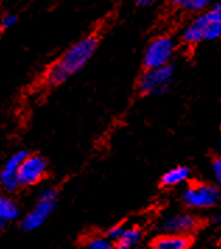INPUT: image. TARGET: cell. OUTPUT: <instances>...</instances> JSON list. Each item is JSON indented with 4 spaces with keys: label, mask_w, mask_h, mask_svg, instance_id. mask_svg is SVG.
Listing matches in <instances>:
<instances>
[{
    "label": "cell",
    "mask_w": 221,
    "mask_h": 249,
    "mask_svg": "<svg viewBox=\"0 0 221 249\" xmlns=\"http://www.w3.org/2000/svg\"><path fill=\"white\" fill-rule=\"evenodd\" d=\"M98 45V38L95 35H87L81 38L73 46H70L52 68L49 69L46 80L49 84H60L78 70L86 66V63L92 57Z\"/></svg>",
    "instance_id": "obj_1"
},
{
    "label": "cell",
    "mask_w": 221,
    "mask_h": 249,
    "mask_svg": "<svg viewBox=\"0 0 221 249\" xmlns=\"http://www.w3.org/2000/svg\"><path fill=\"white\" fill-rule=\"evenodd\" d=\"M181 38L186 45H198L221 38V1H216L204 12L198 13L182 30Z\"/></svg>",
    "instance_id": "obj_2"
},
{
    "label": "cell",
    "mask_w": 221,
    "mask_h": 249,
    "mask_svg": "<svg viewBox=\"0 0 221 249\" xmlns=\"http://www.w3.org/2000/svg\"><path fill=\"white\" fill-rule=\"evenodd\" d=\"M221 192L216 185L206 182L190 183L182 193V200L190 209H211L220 202Z\"/></svg>",
    "instance_id": "obj_3"
},
{
    "label": "cell",
    "mask_w": 221,
    "mask_h": 249,
    "mask_svg": "<svg viewBox=\"0 0 221 249\" xmlns=\"http://www.w3.org/2000/svg\"><path fill=\"white\" fill-rule=\"evenodd\" d=\"M175 41L169 35H160L154 38L144 52V68L157 69L171 65L175 55Z\"/></svg>",
    "instance_id": "obj_4"
},
{
    "label": "cell",
    "mask_w": 221,
    "mask_h": 249,
    "mask_svg": "<svg viewBox=\"0 0 221 249\" xmlns=\"http://www.w3.org/2000/svg\"><path fill=\"white\" fill-rule=\"evenodd\" d=\"M57 202V193L55 189H44L39 193L37 204L22 220V228L25 231H34L44 224L46 218L55 210Z\"/></svg>",
    "instance_id": "obj_5"
},
{
    "label": "cell",
    "mask_w": 221,
    "mask_h": 249,
    "mask_svg": "<svg viewBox=\"0 0 221 249\" xmlns=\"http://www.w3.org/2000/svg\"><path fill=\"white\" fill-rule=\"evenodd\" d=\"M174 77L171 65L157 69H147L139 81V89L146 95H161L169 90Z\"/></svg>",
    "instance_id": "obj_6"
},
{
    "label": "cell",
    "mask_w": 221,
    "mask_h": 249,
    "mask_svg": "<svg viewBox=\"0 0 221 249\" xmlns=\"http://www.w3.org/2000/svg\"><path fill=\"white\" fill-rule=\"evenodd\" d=\"M46 161L39 156H27L18 170V181L22 186H33L44 178Z\"/></svg>",
    "instance_id": "obj_7"
},
{
    "label": "cell",
    "mask_w": 221,
    "mask_h": 249,
    "mask_svg": "<svg viewBox=\"0 0 221 249\" xmlns=\"http://www.w3.org/2000/svg\"><path fill=\"white\" fill-rule=\"evenodd\" d=\"M199 227V218L190 213H177L168 215L161 223V230L164 234L189 235Z\"/></svg>",
    "instance_id": "obj_8"
},
{
    "label": "cell",
    "mask_w": 221,
    "mask_h": 249,
    "mask_svg": "<svg viewBox=\"0 0 221 249\" xmlns=\"http://www.w3.org/2000/svg\"><path fill=\"white\" fill-rule=\"evenodd\" d=\"M27 156L28 154L25 151H17L3 165V170L0 171V185L6 191H14L20 186L18 170H20V165Z\"/></svg>",
    "instance_id": "obj_9"
},
{
    "label": "cell",
    "mask_w": 221,
    "mask_h": 249,
    "mask_svg": "<svg viewBox=\"0 0 221 249\" xmlns=\"http://www.w3.org/2000/svg\"><path fill=\"white\" fill-rule=\"evenodd\" d=\"M192 244L189 235H177V234H163L155 238L153 249H189Z\"/></svg>",
    "instance_id": "obj_10"
},
{
    "label": "cell",
    "mask_w": 221,
    "mask_h": 249,
    "mask_svg": "<svg viewBox=\"0 0 221 249\" xmlns=\"http://www.w3.org/2000/svg\"><path fill=\"white\" fill-rule=\"evenodd\" d=\"M143 239V232L137 227H123V231L113 242L116 249H134Z\"/></svg>",
    "instance_id": "obj_11"
},
{
    "label": "cell",
    "mask_w": 221,
    "mask_h": 249,
    "mask_svg": "<svg viewBox=\"0 0 221 249\" xmlns=\"http://www.w3.org/2000/svg\"><path fill=\"white\" fill-rule=\"evenodd\" d=\"M190 177V170L185 165H178L174 167L169 171H166V174L161 178V185L166 188H174L178 185H182L188 181Z\"/></svg>",
    "instance_id": "obj_12"
},
{
    "label": "cell",
    "mask_w": 221,
    "mask_h": 249,
    "mask_svg": "<svg viewBox=\"0 0 221 249\" xmlns=\"http://www.w3.org/2000/svg\"><path fill=\"white\" fill-rule=\"evenodd\" d=\"M172 6L185 13H202L213 4V0H171Z\"/></svg>",
    "instance_id": "obj_13"
},
{
    "label": "cell",
    "mask_w": 221,
    "mask_h": 249,
    "mask_svg": "<svg viewBox=\"0 0 221 249\" xmlns=\"http://www.w3.org/2000/svg\"><path fill=\"white\" fill-rule=\"evenodd\" d=\"M18 206L6 196H0V220L4 223L13 221L18 217Z\"/></svg>",
    "instance_id": "obj_14"
},
{
    "label": "cell",
    "mask_w": 221,
    "mask_h": 249,
    "mask_svg": "<svg viewBox=\"0 0 221 249\" xmlns=\"http://www.w3.org/2000/svg\"><path fill=\"white\" fill-rule=\"evenodd\" d=\"M86 249H116L115 244L110 238L105 237H92L90 238L86 244Z\"/></svg>",
    "instance_id": "obj_15"
},
{
    "label": "cell",
    "mask_w": 221,
    "mask_h": 249,
    "mask_svg": "<svg viewBox=\"0 0 221 249\" xmlns=\"http://www.w3.org/2000/svg\"><path fill=\"white\" fill-rule=\"evenodd\" d=\"M211 172H213V177L217 182V186L221 191V157H217V159L213 160L211 162Z\"/></svg>",
    "instance_id": "obj_16"
},
{
    "label": "cell",
    "mask_w": 221,
    "mask_h": 249,
    "mask_svg": "<svg viewBox=\"0 0 221 249\" xmlns=\"http://www.w3.org/2000/svg\"><path fill=\"white\" fill-rule=\"evenodd\" d=\"M16 24H17V16H14V14H7L1 20V27L3 28H11Z\"/></svg>",
    "instance_id": "obj_17"
},
{
    "label": "cell",
    "mask_w": 221,
    "mask_h": 249,
    "mask_svg": "<svg viewBox=\"0 0 221 249\" xmlns=\"http://www.w3.org/2000/svg\"><path fill=\"white\" fill-rule=\"evenodd\" d=\"M122 231H123V226L112 227V228H110V231H108V235H107V238H110L112 242H115V241L118 239V237L121 235Z\"/></svg>",
    "instance_id": "obj_18"
},
{
    "label": "cell",
    "mask_w": 221,
    "mask_h": 249,
    "mask_svg": "<svg viewBox=\"0 0 221 249\" xmlns=\"http://www.w3.org/2000/svg\"><path fill=\"white\" fill-rule=\"evenodd\" d=\"M137 6H140V7H146V6H150V4H153L154 1L157 0H133Z\"/></svg>",
    "instance_id": "obj_19"
},
{
    "label": "cell",
    "mask_w": 221,
    "mask_h": 249,
    "mask_svg": "<svg viewBox=\"0 0 221 249\" xmlns=\"http://www.w3.org/2000/svg\"><path fill=\"white\" fill-rule=\"evenodd\" d=\"M216 223H217V224H221V213L219 215H216Z\"/></svg>",
    "instance_id": "obj_20"
},
{
    "label": "cell",
    "mask_w": 221,
    "mask_h": 249,
    "mask_svg": "<svg viewBox=\"0 0 221 249\" xmlns=\"http://www.w3.org/2000/svg\"><path fill=\"white\" fill-rule=\"evenodd\" d=\"M6 226V223H4V221H1V220H0V230H1V228H3V227Z\"/></svg>",
    "instance_id": "obj_21"
},
{
    "label": "cell",
    "mask_w": 221,
    "mask_h": 249,
    "mask_svg": "<svg viewBox=\"0 0 221 249\" xmlns=\"http://www.w3.org/2000/svg\"><path fill=\"white\" fill-rule=\"evenodd\" d=\"M220 148H221V136H220Z\"/></svg>",
    "instance_id": "obj_22"
}]
</instances>
